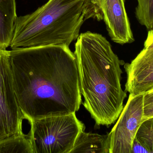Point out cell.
Wrapping results in <instances>:
<instances>
[{
  "instance_id": "16",
  "label": "cell",
  "mask_w": 153,
  "mask_h": 153,
  "mask_svg": "<svg viewBox=\"0 0 153 153\" xmlns=\"http://www.w3.org/2000/svg\"><path fill=\"white\" fill-rule=\"evenodd\" d=\"M153 44V29L149 30L147 34V38L145 41L144 46V47L150 46Z\"/></svg>"
},
{
  "instance_id": "13",
  "label": "cell",
  "mask_w": 153,
  "mask_h": 153,
  "mask_svg": "<svg viewBox=\"0 0 153 153\" xmlns=\"http://www.w3.org/2000/svg\"><path fill=\"white\" fill-rule=\"evenodd\" d=\"M136 139L149 153H153V117L146 119L141 124Z\"/></svg>"
},
{
  "instance_id": "2",
  "label": "cell",
  "mask_w": 153,
  "mask_h": 153,
  "mask_svg": "<svg viewBox=\"0 0 153 153\" xmlns=\"http://www.w3.org/2000/svg\"><path fill=\"white\" fill-rule=\"evenodd\" d=\"M74 53L83 105L96 127H108L118 119L127 97L121 84L124 62L105 37L89 31L79 35Z\"/></svg>"
},
{
  "instance_id": "5",
  "label": "cell",
  "mask_w": 153,
  "mask_h": 153,
  "mask_svg": "<svg viewBox=\"0 0 153 153\" xmlns=\"http://www.w3.org/2000/svg\"><path fill=\"white\" fill-rule=\"evenodd\" d=\"M24 119L14 91L10 51L0 49V140L24 134Z\"/></svg>"
},
{
  "instance_id": "10",
  "label": "cell",
  "mask_w": 153,
  "mask_h": 153,
  "mask_svg": "<svg viewBox=\"0 0 153 153\" xmlns=\"http://www.w3.org/2000/svg\"><path fill=\"white\" fill-rule=\"evenodd\" d=\"M109 153L108 134L100 135L82 131L70 153Z\"/></svg>"
},
{
  "instance_id": "8",
  "label": "cell",
  "mask_w": 153,
  "mask_h": 153,
  "mask_svg": "<svg viewBox=\"0 0 153 153\" xmlns=\"http://www.w3.org/2000/svg\"><path fill=\"white\" fill-rule=\"evenodd\" d=\"M127 74L126 91L144 94L153 88V44L144 47L134 59L124 65Z\"/></svg>"
},
{
  "instance_id": "1",
  "label": "cell",
  "mask_w": 153,
  "mask_h": 153,
  "mask_svg": "<svg viewBox=\"0 0 153 153\" xmlns=\"http://www.w3.org/2000/svg\"><path fill=\"white\" fill-rule=\"evenodd\" d=\"M10 60L16 98L29 122L79 110V73L69 46L17 48L10 51Z\"/></svg>"
},
{
  "instance_id": "4",
  "label": "cell",
  "mask_w": 153,
  "mask_h": 153,
  "mask_svg": "<svg viewBox=\"0 0 153 153\" xmlns=\"http://www.w3.org/2000/svg\"><path fill=\"white\" fill-rule=\"evenodd\" d=\"M75 113L29 122L28 135L33 153H70L78 135L85 129Z\"/></svg>"
},
{
  "instance_id": "12",
  "label": "cell",
  "mask_w": 153,
  "mask_h": 153,
  "mask_svg": "<svg viewBox=\"0 0 153 153\" xmlns=\"http://www.w3.org/2000/svg\"><path fill=\"white\" fill-rule=\"evenodd\" d=\"M135 15L139 23L148 30L153 29V0H137Z\"/></svg>"
},
{
  "instance_id": "11",
  "label": "cell",
  "mask_w": 153,
  "mask_h": 153,
  "mask_svg": "<svg viewBox=\"0 0 153 153\" xmlns=\"http://www.w3.org/2000/svg\"><path fill=\"white\" fill-rule=\"evenodd\" d=\"M0 153H33L28 135L23 134L1 139Z\"/></svg>"
},
{
  "instance_id": "9",
  "label": "cell",
  "mask_w": 153,
  "mask_h": 153,
  "mask_svg": "<svg viewBox=\"0 0 153 153\" xmlns=\"http://www.w3.org/2000/svg\"><path fill=\"white\" fill-rule=\"evenodd\" d=\"M15 0H0V49L10 46L17 19Z\"/></svg>"
},
{
  "instance_id": "7",
  "label": "cell",
  "mask_w": 153,
  "mask_h": 153,
  "mask_svg": "<svg viewBox=\"0 0 153 153\" xmlns=\"http://www.w3.org/2000/svg\"><path fill=\"white\" fill-rule=\"evenodd\" d=\"M144 121L143 94H129L116 125L108 134L109 153H132L133 143Z\"/></svg>"
},
{
  "instance_id": "6",
  "label": "cell",
  "mask_w": 153,
  "mask_h": 153,
  "mask_svg": "<svg viewBox=\"0 0 153 153\" xmlns=\"http://www.w3.org/2000/svg\"><path fill=\"white\" fill-rule=\"evenodd\" d=\"M85 21H103L113 42L123 45L134 41L125 0H85Z\"/></svg>"
},
{
  "instance_id": "14",
  "label": "cell",
  "mask_w": 153,
  "mask_h": 153,
  "mask_svg": "<svg viewBox=\"0 0 153 153\" xmlns=\"http://www.w3.org/2000/svg\"><path fill=\"white\" fill-rule=\"evenodd\" d=\"M144 119L153 117V88L143 94Z\"/></svg>"
},
{
  "instance_id": "3",
  "label": "cell",
  "mask_w": 153,
  "mask_h": 153,
  "mask_svg": "<svg viewBox=\"0 0 153 153\" xmlns=\"http://www.w3.org/2000/svg\"><path fill=\"white\" fill-rule=\"evenodd\" d=\"M85 0H48L32 13L17 17L10 46H70L80 35Z\"/></svg>"
},
{
  "instance_id": "15",
  "label": "cell",
  "mask_w": 153,
  "mask_h": 153,
  "mask_svg": "<svg viewBox=\"0 0 153 153\" xmlns=\"http://www.w3.org/2000/svg\"><path fill=\"white\" fill-rule=\"evenodd\" d=\"M148 153L144 147L135 138L132 146V153Z\"/></svg>"
}]
</instances>
